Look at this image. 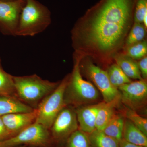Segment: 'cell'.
Returning <instances> with one entry per match:
<instances>
[{
    "label": "cell",
    "instance_id": "f1b7e54d",
    "mask_svg": "<svg viewBox=\"0 0 147 147\" xmlns=\"http://www.w3.org/2000/svg\"><path fill=\"white\" fill-rule=\"evenodd\" d=\"M0 1H13L14 0H0Z\"/></svg>",
    "mask_w": 147,
    "mask_h": 147
},
{
    "label": "cell",
    "instance_id": "52a82bcc",
    "mask_svg": "<svg viewBox=\"0 0 147 147\" xmlns=\"http://www.w3.org/2000/svg\"><path fill=\"white\" fill-rule=\"evenodd\" d=\"M84 58L86 59L84 61L81 59L80 61V69L84 71L87 77L100 92L103 101L109 102L119 96V92L111 84L107 71L96 65L88 57Z\"/></svg>",
    "mask_w": 147,
    "mask_h": 147
},
{
    "label": "cell",
    "instance_id": "277c9868",
    "mask_svg": "<svg viewBox=\"0 0 147 147\" xmlns=\"http://www.w3.org/2000/svg\"><path fill=\"white\" fill-rule=\"evenodd\" d=\"M51 23V13L46 6L36 0H26L16 36H34L44 31Z\"/></svg>",
    "mask_w": 147,
    "mask_h": 147
},
{
    "label": "cell",
    "instance_id": "f546056e",
    "mask_svg": "<svg viewBox=\"0 0 147 147\" xmlns=\"http://www.w3.org/2000/svg\"><path fill=\"white\" fill-rule=\"evenodd\" d=\"M23 147V146H18V147Z\"/></svg>",
    "mask_w": 147,
    "mask_h": 147
},
{
    "label": "cell",
    "instance_id": "2e32d148",
    "mask_svg": "<svg viewBox=\"0 0 147 147\" xmlns=\"http://www.w3.org/2000/svg\"><path fill=\"white\" fill-rule=\"evenodd\" d=\"M122 139L134 144L147 147V136L127 118L125 120Z\"/></svg>",
    "mask_w": 147,
    "mask_h": 147
},
{
    "label": "cell",
    "instance_id": "ba28073f",
    "mask_svg": "<svg viewBox=\"0 0 147 147\" xmlns=\"http://www.w3.org/2000/svg\"><path fill=\"white\" fill-rule=\"evenodd\" d=\"M79 129L75 110L71 106H65L56 117L50 131L53 141H66L74 131Z\"/></svg>",
    "mask_w": 147,
    "mask_h": 147
},
{
    "label": "cell",
    "instance_id": "e0dca14e",
    "mask_svg": "<svg viewBox=\"0 0 147 147\" xmlns=\"http://www.w3.org/2000/svg\"><path fill=\"white\" fill-rule=\"evenodd\" d=\"M125 120L124 116L116 113L102 131L106 135L119 141L122 139Z\"/></svg>",
    "mask_w": 147,
    "mask_h": 147
},
{
    "label": "cell",
    "instance_id": "44dd1931",
    "mask_svg": "<svg viewBox=\"0 0 147 147\" xmlns=\"http://www.w3.org/2000/svg\"><path fill=\"white\" fill-rule=\"evenodd\" d=\"M106 71L111 84L117 89L122 85L131 82L117 64L111 65Z\"/></svg>",
    "mask_w": 147,
    "mask_h": 147
},
{
    "label": "cell",
    "instance_id": "d6986e66",
    "mask_svg": "<svg viewBox=\"0 0 147 147\" xmlns=\"http://www.w3.org/2000/svg\"><path fill=\"white\" fill-rule=\"evenodd\" d=\"M146 30L143 24L134 23L125 39L123 46L124 50L144 40L146 37Z\"/></svg>",
    "mask_w": 147,
    "mask_h": 147
},
{
    "label": "cell",
    "instance_id": "7402d4cb",
    "mask_svg": "<svg viewBox=\"0 0 147 147\" xmlns=\"http://www.w3.org/2000/svg\"><path fill=\"white\" fill-rule=\"evenodd\" d=\"M66 147H91L88 134L79 129L67 139Z\"/></svg>",
    "mask_w": 147,
    "mask_h": 147
},
{
    "label": "cell",
    "instance_id": "8992f818",
    "mask_svg": "<svg viewBox=\"0 0 147 147\" xmlns=\"http://www.w3.org/2000/svg\"><path fill=\"white\" fill-rule=\"evenodd\" d=\"M53 142L50 129L35 122L16 135L0 142V147H16L22 145L43 147Z\"/></svg>",
    "mask_w": 147,
    "mask_h": 147
},
{
    "label": "cell",
    "instance_id": "3957f363",
    "mask_svg": "<svg viewBox=\"0 0 147 147\" xmlns=\"http://www.w3.org/2000/svg\"><path fill=\"white\" fill-rule=\"evenodd\" d=\"M16 98L36 109L45 97L57 88L60 82L44 80L36 74L25 76H13Z\"/></svg>",
    "mask_w": 147,
    "mask_h": 147
},
{
    "label": "cell",
    "instance_id": "6da1fadb",
    "mask_svg": "<svg viewBox=\"0 0 147 147\" xmlns=\"http://www.w3.org/2000/svg\"><path fill=\"white\" fill-rule=\"evenodd\" d=\"M136 0H100L71 32L74 54L109 63L123 47L132 26Z\"/></svg>",
    "mask_w": 147,
    "mask_h": 147
},
{
    "label": "cell",
    "instance_id": "603a6c76",
    "mask_svg": "<svg viewBox=\"0 0 147 147\" xmlns=\"http://www.w3.org/2000/svg\"><path fill=\"white\" fill-rule=\"evenodd\" d=\"M124 54L135 60H140L146 56L147 53V41H143L131 45L124 49Z\"/></svg>",
    "mask_w": 147,
    "mask_h": 147
},
{
    "label": "cell",
    "instance_id": "cb8c5ba5",
    "mask_svg": "<svg viewBox=\"0 0 147 147\" xmlns=\"http://www.w3.org/2000/svg\"><path fill=\"white\" fill-rule=\"evenodd\" d=\"M126 118L131 121L134 125L138 127L147 136V119L143 117L136 111L127 108L125 112Z\"/></svg>",
    "mask_w": 147,
    "mask_h": 147
},
{
    "label": "cell",
    "instance_id": "9a60e30c",
    "mask_svg": "<svg viewBox=\"0 0 147 147\" xmlns=\"http://www.w3.org/2000/svg\"><path fill=\"white\" fill-rule=\"evenodd\" d=\"M116 64L130 79H142L138 63L136 60L127 56L123 53H117L113 58Z\"/></svg>",
    "mask_w": 147,
    "mask_h": 147
},
{
    "label": "cell",
    "instance_id": "4316f807",
    "mask_svg": "<svg viewBox=\"0 0 147 147\" xmlns=\"http://www.w3.org/2000/svg\"><path fill=\"white\" fill-rule=\"evenodd\" d=\"M10 135L1 117H0V142L10 138Z\"/></svg>",
    "mask_w": 147,
    "mask_h": 147
},
{
    "label": "cell",
    "instance_id": "4fadbf2b",
    "mask_svg": "<svg viewBox=\"0 0 147 147\" xmlns=\"http://www.w3.org/2000/svg\"><path fill=\"white\" fill-rule=\"evenodd\" d=\"M34 109L16 97L0 95V117L11 113L32 112Z\"/></svg>",
    "mask_w": 147,
    "mask_h": 147
},
{
    "label": "cell",
    "instance_id": "484cf974",
    "mask_svg": "<svg viewBox=\"0 0 147 147\" xmlns=\"http://www.w3.org/2000/svg\"><path fill=\"white\" fill-rule=\"evenodd\" d=\"M138 63L139 71L142 79H147V56L140 59Z\"/></svg>",
    "mask_w": 147,
    "mask_h": 147
},
{
    "label": "cell",
    "instance_id": "ac0fdd59",
    "mask_svg": "<svg viewBox=\"0 0 147 147\" xmlns=\"http://www.w3.org/2000/svg\"><path fill=\"white\" fill-rule=\"evenodd\" d=\"M91 147H119V141L96 129L88 134Z\"/></svg>",
    "mask_w": 147,
    "mask_h": 147
},
{
    "label": "cell",
    "instance_id": "5bb4252c",
    "mask_svg": "<svg viewBox=\"0 0 147 147\" xmlns=\"http://www.w3.org/2000/svg\"><path fill=\"white\" fill-rule=\"evenodd\" d=\"M121 102L120 94L109 102H104L99 109L96 118V128L102 131L112 119L116 112V108Z\"/></svg>",
    "mask_w": 147,
    "mask_h": 147
},
{
    "label": "cell",
    "instance_id": "9c48e42d",
    "mask_svg": "<svg viewBox=\"0 0 147 147\" xmlns=\"http://www.w3.org/2000/svg\"><path fill=\"white\" fill-rule=\"evenodd\" d=\"M121 102L137 112L146 106L147 99L146 79L137 80L119 87Z\"/></svg>",
    "mask_w": 147,
    "mask_h": 147
},
{
    "label": "cell",
    "instance_id": "83f0119b",
    "mask_svg": "<svg viewBox=\"0 0 147 147\" xmlns=\"http://www.w3.org/2000/svg\"><path fill=\"white\" fill-rule=\"evenodd\" d=\"M119 147H145L129 143L122 139L119 141Z\"/></svg>",
    "mask_w": 147,
    "mask_h": 147
},
{
    "label": "cell",
    "instance_id": "ffe728a7",
    "mask_svg": "<svg viewBox=\"0 0 147 147\" xmlns=\"http://www.w3.org/2000/svg\"><path fill=\"white\" fill-rule=\"evenodd\" d=\"M0 95L16 97L13 76L6 72L3 68L0 58Z\"/></svg>",
    "mask_w": 147,
    "mask_h": 147
},
{
    "label": "cell",
    "instance_id": "7a4b0ae2",
    "mask_svg": "<svg viewBox=\"0 0 147 147\" xmlns=\"http://www.w3.org/2000/svg\"><path fill=\"white\" fill-rule=\"evenodd\" d=\"M74 59L73 70L69 74L65 91L66 105L77 108L95 103L99 99V91L93 84L82 77L80 67L82 57L74 54Z\"/></svg>",
    "mask_w": 147,
    "mask_h": 147
},
{
    "label": "cell",
    "instance_id": "8fae6325",
    "mask_svg": "<svg viewBox=\"0 0 147 147\" xmlns=\"http://www.w3.org/2000/svg\"><path fill=\"white\" fill-rule=\"evenodd\" d=\"M36 117L35 109L32 112L11 113L1 117L11 137L34 123Z\"/></svg>",
    "mask_w": 147,
    "mask_h": 147
},
{
    "label": "cell",
    "instance_id": "30bf717a",
    "mask_svg": "<svg viewBox=\"0 0 147 147\" xmlns=\"http://www.w3.org/2000/svg\"><path fill=\"white\" fill-rule=\"evenodd\" d=\"M26 0L0 1V32L6 36H16L19 18Z\"/></svg>",
    "mask_w": 147,
    "mask_h": 147
},
{
    "label": "cell",
    "instance_id": "d4e9b609",
    "mask_svg": "<svg viewBox=\"0 0 147 147\" xmlns=\"http://www.w3.org/2000/svg\"><path fill=\"white\" fill-rule=\"evenodd\" d=\"M147 14V0H136L134 6V23L142 24L143 18Z\"/></svg>",
    "mask_w": 147,
    "mask_h": 147
},
{
    "label": "cell",
    "instance_id": "5b68a950",
    "mask_svg": "<svg viewBox=\"0 0 147 147\" xmlns=\"http://www.w3.org/2000/svg\"><path fill=\"white\" fill-rule=\"evenodd\" d=\"M69 77V74L61 81L57 88L45 97L36 108L35 122L49 129L59 113L66 106L65 102L64 93Z\"/></svg>",
    "mask_w": 147,
    "mask_h": 147
},
{
    "label": "cell",
    "instance_id": "7c38bea8",
    "mask_svg": "<svg viewBox=\"0 0 147 147\" xmlns=\"http://www.w3.org/2000/svg\"><path fill=\"white\" fill-rule=\"evenodd\" d=\"M104 102L103 101L76 108L75 112L79 129L88 134L96 129L98 113Z\"/></svg>",
    "mask_w": 147,
    "mask_h": 147
}]
</instances>
